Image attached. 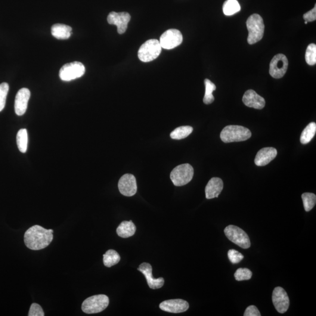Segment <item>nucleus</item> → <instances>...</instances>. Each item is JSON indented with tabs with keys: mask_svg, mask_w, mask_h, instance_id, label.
Returning a JSON list of instances; mask_svg holds the SVG:
<instances>
[{
	"mask_svg": "<svg viewBox=\"0 0 316 316\" xmlns=\"http://www.w3.org/2000/svg\"><path fill=\"white\" fill-rule=\"evenodd\" d=\"M54 230H47L41 226L35 225L30 228L24 234V243L29 249L40 250L49 246L54 238Z\"/></svg>",
	"mask_w": 316,
	"mask_h": 316,
	"instance_id": "1",
	"label": "nucleus"
},
{
	"mask_svg": "<svg viewBox=\"0 0 316 316\" xmlns=\"http://www.w3.org/2000/svg\"><path fill=\"white\" fill-rule=\"evenodd\" d=\"M252 135V132L246 127L230 125L226 126L222 130L221 138L225 143H230L246 141L250 138Z\"/></svg>",
	"mask_w": 316,
	"mask_h": 316,
	"instance_id": "2",
	"label": "nucleus"
},
{
	"mask_svg": "<svg viewBox=\"0 0 316 316\" xmlns=\"http://www.w3.org/2000/svg\"><path fill=\"white\" fill-rule=\"evenodd\" d=\"M247 27L249 32L248 43L253 45L261 41L263 38L265 29L262 18L257 14L251 15L247 20Z\"/></svg>",
	"mask_w": 316,
	"mask_h": 316,
	"instance_id": "3",
	"label": "nucleus"
},
{
	"mask_svg": "<svg viewBox=\"0 0 316 316\" xmlns=\"http://www.w3.org/2000/svg\"><path fill=\"white\" fill-rule=\"evenodd\" d=\"M194 169L190 164L185 163L176 166L170 173V179L176 187L187 185L193 179Z\"/></svg>",
	"mask_w": 316,
	"mask_h": 316,
	"instance_id": "4",
	"label": "nucleus"
},
{
	"mask_svg": "<svg viewBox=\"0 0 316 316\" xmlns=\"http://www.w3.org/2000/svg\"><path fill=\"white\" fill-rule=\"evenodd\" d=\"M109 305V298L105 295H95L85 300L82 305L83 312L87 314H98L104 311Z\"/></svg>",
	"mask_w": 316,
	"mask_h": 316,
	"instance_id": "5",
	"label": "nucleus"
},
{
	"mask_svg": "<svg viewBox=\"0 0 316 316\" xmlns=\"http://www.w3.org/2000/svg\"><path fill=\"white\" fill-rule=\"evenodd\" d=\"M162 49L158 40H148L139 48L138 52V58L144 63L153 61L159 57Z\"/></svg>",
	"mask_w": 316,
	"mask_h": 316,
	"instance_id": "6",
	"label": "nucleus"
},
{
	"mask_svg": "<svg viewBox=\"0 0 316 316\" xmlns=\"http://www.w3.org/2000/svg\"><path fill=\"white\" fill-rule=\"evenodd\" d=\"M225 236L231 242L244 249H248L251 247L249 235L242 229L237 226L230 225L224 229Z\"/></svg>",
	"mask_w": 316,
	"mask_h": 316,
	"instance_id": "7",
	"label": "nucleus"
},
{
	"mask_svg": "<svg viewBox=\"0 0 316 316\" xmlns=\"http://www.w3.org/2000/svg\"><path fill=\"white\" fill-rule=\"evenodd\" d=\"M85 67L79 62L66 63L62 67L60 71V77L62 80L69 82L71 80L79 78L84 75Z\"/></svg>",
	"mask_w": 316,
	"mask_h": 316,
	"instance_id": "8",
	"label": "nucleus"
},
{
	"mask_svg": "<svg viewBox=\"0 0 316 316\" xmlns=\"http://www.w3.org/2000/svg\"><path fill=\"white\" fill-rule=\"evenodd\" d=\"M183 42V36L178 30L170 29L164 32L160 38L161 47L165 49H172L177 47Z\"/></svg>",
	"mask_w": 316,
	"mask_h": 316,
	"instance_id": "9",
	"label": "nucleus"
},
{
	"mask_svg": "<svg viewBox=\"0 0 316 316\" xmlns=\"http://www.w3.org/2000/svg\"><path fill=\"white\" fill-rule=\"evenodd\" d=\"M288 67V60L284 54H278L272 59L269 73L275 79H280L286 73Z\"/></svg>",
	"mask_w": 316,
	"mask_h": 316,
	"instance_id": "10",
	"label": "nucleus"
},
{
	"mask_svg": "<svg viewBox=\"0 0 316 316\" xmlns=\"http://www.w3.org/2000/svg\"><path fill=\"white\" fill-rule=\"evenodd\" d=\"M272 302L277 311L284 314L289 309L290 300L286 291L281 287H275L272 293Z\"/></svg>",
	"mask_w": 316,
	"mask_h": 316,
	"instance_id": "11",
	"label": "nucleus"
},
{
	"mask_svg": "<svg viewBox=\"0 0 316 316\" xmlns=\"http://www.w3.org/2000/svg\"><path fill=\"white\" fill-rule=\"evenodd\" d=\"M130 20L131 16L128 12H111L107 17L108 24L115 25L117 27V32L119 34L126 32Z\"/></svg>",
	"mask_w": 316,
	"mask_h": 316,
	"instance_id": "12",
	"label": "nucleus"
},
{
	"mask_svg": "<svg viewBox=\"0 0 316 316\" xmlns=\"http://www.w3.org/2000/svg\"><path fill=\"white\" fill-rule=\"evenodd\" d=\"M119 190L121 193L126 197H131L137 193V185L135 176L131 174H126L120 178L119 182Z\"/></svg>",
	"mask_w": 316,
	"mask_h": 316,
	"instance_id": "13",
	"label": "nucleus"
},
{
	"mask_svg": "<svg viewBox=\"0 0 316 316\" xmlns=\"http://www.w3.org/2000/svg\"><path fill=\"white\" fill-rule=\"evenodd\" d=\"M190 305L188 302L182 299L165 300L159 305V308L163 311L172 314H181L187 311Z\"/></svg>",
	"mask_w": 316,
	"mask_h": 316,
	"instance_id": "14",
	"label": "nucleus"
},
{
	"mask_svg": "<svg viewBox=\"0 0 316 316\" xmlns=\"http://www.w3.org/2000/svg\"><path fill=\"white\" fill-rule=\"evenodd\" d=\"M138 270L143 274L147 279L149 287L151 289H157L163 286L165 281L162 277L155 279L153 276V267L150 263L144 262L139 265Z\"/></svg>",
	"mask_w": 316,
	"mask_h": 316,
	"instance_id": "15",
	"label": "nucleus"
},
{
	"mask_svg": "<svg viewBox=\"0 0 316 316\" xmlns=\"http://www.w3.org/2000/svg\"><path fill=\"white\" fill-rule=\"evenodd\" d=\"M30 96V90L27 88L21 89L18 92L14 105L15 112L17 115L21 116L26 113Z\"/></svg>",
	"mask_w": 316,
	"mask_h": 316,
	"instance_id": "16",
	"label": "nucleus"
},
{
	"mask_svg": "<svg viewBox=\"0 0 316 316\" xmlns=\"http://www.w3.org/2000/svg\"><path fill=\"white\" fill-rule=\"evenodd\" d=\"M243 101L246 106L255 109H262L265 105V99L257 94L253 90H249L245 93Z\"/></svg>",
	"mask_w": 316,
	"mask_h": 316,
	"instance_id": "17",
	"label": "nucleus"
},
{
	"mask_svg": "<svg viewBox=\"0 0 316 316\" xmlns=\"http://www.w3.org/2000/svg\"><path fill=\"white\" fill-rule=\"evenodd\" d=\"M277 150L274 148H264L259 150L255 158V165L263 166L268 165L277 156Z\"/></svg>",
	"mask_w": 316,
	"mask_h": 316,
	"instance_id": "18",
	"label": "nucleus"
},
{
	"mask_svg": "<svg viewBox=\"0 0 316 316\" xmlns=\"http://www.w3.org/2000/svg\"><path fill=\"white\" fill-rule=\"evenodd\" d=\"M224 187V184L221 178H213L207 184L206 189V197L207 199H212L218 197L221 194Z\"/></svg>",
	"mask_w": 316,
	"mask_h": 316,
	"instance_id": "19",
	"label": "nucleus"
},
{
	"mask_svg": "<svg viewBox=\"0 0 316 316\" xmlns=\"http://www.w3.org/2000/svg\"><path fill=\"white\" fill-rule=\"evenodd\" d=\"M72 28L64 24H55L51 28L52 35L58 39H69L72 35Z\"/></svg>",
	"mask_w": 316,
	"mask_h": 316,
	"instance_id": "20",
	"label": "nucleus"
},
{
	"mask_svg": "<svg viewBox=\"0 0 316 316\" xmlns=\"http://www.w3.org/2000/svg\"><path fill=\"white\" fill-rule=\"evenodd\" d=\"M135 232L136 227L132 221H123L117 228V234L123 238L132 237Z\"/></svg>",
	"mask_w": 316,
	"mask_h": 316,
	"instance_id": "21",
	"label": "nucleus"
},
{
	"mask_svg": "<svg viewBox=\"0 0 316 316\" xmlns=\"http://www.w3.org/2000/svg\"><path fill=\"white\" fill-rule=\"evenodd\" d=\"M316 132V124L314 122L310 123L303 130L300 136V142L302 144H307L314 138Z\"/></svg>",
	"mask_w": 316,
	"mask_h": 316,
	"instance_id": "22",
	"label": "nucleus"
},
{
	"mask_svg": "<svg viewBox=\"0 0 316 316\" xmlns=\"http://www.w3.org/2000/svg\"><path fill=\"white\" fill-rule=\"evenodd\" d=\"M120 259L121 257L119 253L115 250H108L103 255L104 265L108 268H110L111 266L117 264Z\"/></svg>",
	"mask_w": 316,
	"mask_h": 316,
	"instance_id": "23",
	"label": "nucleus"
},
{
	"mask_svg": "<svg viewBox=\"0 0 316 316\" xmlns=\"http://www.w3.org/2000/svg\"><path fill=\"white\" fill-rule=\"evenodd\" d=\"M240 5L237 0H227L223 4V12L225 15L230 16L240 11Z\"/></svg>",
	"mask_w": 316,
	"mask_h": 316,
	"instance_id": "24",
	"label": "nucleus"
},
{
	"mask_svg": "<svg viewBox=\"0 0 316 316\" xmlns=\"http://www.w3.org/2000/svg\"><path fill=\"white\" fill-rule=\"evenodd\" d=\"M28 132L26 129H21L17 135V143L18 149L22 153H26L28 146Z\"/></svg>",
	"mask_w": 316,
	"mask_h": 316,
	"instance_id": "25",
	"label": "nucleus"
},
{
	"mask_svg": "<svg viewBox=\"0 0 316 316\" xmlns=\"http://www.w3.org/2000/svg\"><path fill=\"white\" fill-rule=\"evenodd\" d=\"M193 128L190 126H182L176 128L170 134V137L173 139H182L188 137L192 132Z\"/></svg>",
	"mask_w": 316,
	"mask_h": 316,
	"instance_id": "26",
	"label": "nucleus"
},
{
	"mask_svg": "<svg viewBox=\"0 0 316 316\" xmlns=\"http://www.w3.org/2000/svg\"><path fill=\"white\" fill-rule=\"evenodd\" d=\"M204 84H205L206 86V92L203 98L204 103L206 104H212L215 100L213 92L216 91V86L209 79L204 80Z\"/></svg>",
	"mask_w": 316,
	"mask_h": 316,
	"instance_id": "27",
	"label": "nucleus"
},
{
	"mask_svg": "<svg viewBox=\"0 0 316 316\" xmlns=\"http://www.w3.org/2000/svg\"><path fill=\"white\" fill-rule=\"evenodd\" d=\"M302 198L306 212H310L314 208L316 203V196L314 193H305Z\"/></svg>",
	"mask_w": 316,
	"mask_h": 316,
	"instance_id": "28",
	"label": "nucleus"
},
{
	"mask_svg": "<svg viewBox=\"0 0 316 316\" xmlns=\"http://www.w3.org/2000/svg\"><path fill=\"white\" fill-rule=\"evenodd\" d=\"M305 59L307 63L315 65L316 63V45L314 43L310 44L307 48Z\"/></svg>",
	"mask_w": 316,
	"mask_h": 316,
	"instance_id": "29",
	"label": "nucleus"
},
{
	"mask_svg": "<svg viewBox=\"0 0 316 316\" xmlns=\"http://www.w3.org/2000/svg\"><path fill=\"white\" fill-rule=\"evenodd\" d=\"M252 276V272L247 268L238 269L234 274L235 279L237 281L250 280Z\"/></svg>",
	"mask_w": 316,
	"mask_h": 316,
	"instance_id": "30",
	"label": "nucleus"
},
{
	"mask_svg": "<svg viewBox=\"0 0 316 316\" xmlns=\"http://www.w3.org/2000/svg\"><path fill=\"white\" fill-rule=\"evenodd\" d=\"M8 91L9 85L8 83H2L0 85V112L5 107Z\"/></svg>",
	"mask_w": 316,
	"mask_h": 316,
	"instance_id": "31",
	"label": "nucleus"
},
{
	"mask_svg": "<svg viewBox=\"0 0 316 316\" xmlns=\"http://www.w3.org/2000/svg\"><path fill=\"white\" fill-rule=\"evenodd\" d=\"M228 257L229 260L232 263H238L242 261L244 259V255L242 253L237 252L235 250H230L228 252Z\"/></svg>",
	"mask_w": 316,
	"mask_h": 316,
	"instance_id": "32",
	"label": "nucleus"
},
{
	"mask_svg": "<svg viewBox=\"0 0 316 316\" xmlns=\"http://www.w3.org/2000/svg\"><path fill=\"white\" fill-rule=\"evenodd\" d=\"M29 316H45L44 312H43L42 307L37 303H32L31 306L29 314Z\"/></svg>",
	"mask_w": 316,
	"mask_h": 316,
	"instance_id": "33",
	"label": "nucleus"
},
{
	"mask_svg": "<svg viewBox=\"0 0 316 316\" xmlns=\"http://www.w3.org/2000/svg\"><path fill=\"white\" fill-rule=\"evenodd\" d=\"M244 316H261L259 310L255 306L252 305L248 307L246 312H245Z\"/></svg>",
	"mask_w": 316,
	"mask_h": 316,
	"instance_id": "34",
	"label": "nucleus"
},
{
	"mask_svg": "<svg viewBox=\"0 0 316 316\" xmlns=\"http://www.w3.org/2000/svg\"><path fill=\"white\" fill-rule=\"evenodd\" d=\"M303 18L307 22H312L316 20V7H315L312 9V10L306 12V14L303 15Z\"/></svg>",
	"mask_w": 316,
	"mask_h": 316,
	"instance_id": "35",
	"label": "nucleus"
},
{
	"mask_svg": "<svg viewBox=\"0 0 316 316\" xmlns=\"http://www.w3.org/2000/svg\"><path fill=\"white\" fill-rule=\"evenodd\" d=\"M308 22L305 21V24H308Z\"/></svg>",
	"mask_w": 316,
	"mask_h": 316,
	"instance_id": "36",
	"label": "nucleus"
}]
</instances>
